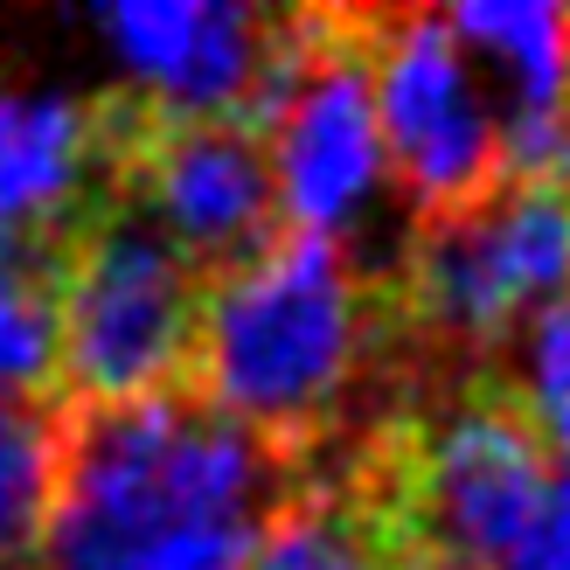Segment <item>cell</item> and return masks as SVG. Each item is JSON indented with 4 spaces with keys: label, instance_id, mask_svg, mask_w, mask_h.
I'll return each mask as SVG.
<instances>
[{
    "label": "cell",
    "instance_id": "2",
    "mask_svg": "<svg viewBox=\"0 0 570 570\" xmlns=\"http://www.w3.org/2000/svg\"><path fill=\"white\" fill-rule=\"evenodd\" d=\"M299 488L278 445L188 390L63 411L42 570H250Z\"/></svg>",
    "mask_w": 570,
    "mask_h": 570
},
{
    "label": "cell",
    "instance_id": "3",
    "mask_svg": "<svg viewBox=\"0 0 570 570\" xmlns=\"http://www.w3.org/2000/svg\"><path fill=\"white\" fill-rule=\"evenodd\" d=\"M42 244L56 285V404L111 411L181 390L209 278L111 181Z\"/></svg>",
    "mask_w": 570,
    "mask_h": 570
},
{
    "label": "cell",
    "instance_id": "14",
    "mask_svg": "<svg viewBox=\"0 0 570 570\" xmlns=\"http://www.w3.org/2000/svg\"><path fill=\"white\" fill-rule=\"evenodd\" d=\"M508 570H570V466L550 473V488L535 501V515L522 529L515 557H508Z\"/></svg>",
    "mask_w": 570,
    "mask_h": 570
},
{
    "label": "cell",
    "instance_id": "5",
    "mask_svg": "<svg viewBox=\"0 0 570 570\" xmlns=\"http://www.w3.org/2000/svg\"><path fill=\"white\" fill-rule=\"evenodd\" d=\"M368 49H376V8L278 14V77L258 111V132L272 147L285 230L348 244L362 209L383 195Z\"/></svg>",
    "mask_w": 570,
    "mask_h": 570
},
{
    "label": "cell",
    "instance_id": "8",
    "mask_svg": "<svg viewBox=\"0 0 570 570\" xmlns=\"http://www.w3.org/2000/svg\"><path fill=\"white\" fill-rule=\"evenodd\" d=\"M98 28L139 77V98L195 119H250L278 77V14L237 8V0H126L105 8Z\"/></svg>",
    "mask_w": 570,
    "mask_h": 570
},
{
    "label": "cell",
    "instance_id": "4",
    "mask_svg": "<svg viewBox=\"0 0 570 570\" xmlns=\"http://www.w3.org/2000/svg\"><path fill=\"white\" fill-rule=\"evenodd\" d=\"M383 293L417 368H508L515 334L570 293V188L501 181L473 209L411 223Z\"/></svg>",
    "mask_w": 570,
    "mask_h": 570
},
{
    "label": "cell",
    "instance_id": "9",
    "mask_svg": "<svg viewBox=\"0 0 570 570\" xmlns=\"http://www.w3.org/2000/svg\"><path fill=\"white\" fill-rule=\"evenodd\" d=\"M105 188L98 98H8L0 91V250L42 244L77 203Z\"/></svg>",
    "mask_w": 570,
    "mask_h": 570
},
{
    "label": "cell",
    "instance_id": "6",
    "mask_svg": "<svg viewBox=\"0 0 570 570\" xmlns=\"http://www.w3.org/2000/svg\"><path fill=\"white\" fill-rule=\"evenodd\" d=\"M98 119L105 181L203 278L250 265L285 230L272 147L250 119H195V111H167L139 91H105Z\"/></svg>",
    "mask_w": 570,
    "mask_h": 570
},
{
    "label": "cell",
    "instance_id": "1",
    "mask_svg": "<svg viewBox=\"0 0 570 570\" xmlns=\"http://www.w3.org/2000/svg\"><path fill=\"white\" fill-rule=\"evenodd\" d=\"M417 376L383 272L334 237L278 230L250 265L209 278L181 390L306 473L321 452L390 417Z\"/></svg>",
    "mask_w": 570,
    "mask_h": 570
},
{
    "label": "cell",
    "instance_id": "11",
    "mask_svg": "<svg viewBox=\"0 0 570 570\" xmlns=\"http://www.w3.org/2000/svg\"><path fill=\"white\" fill-rule=\"evenodd\" d=\"M0 396H49V404H56L49 244L0 250Z\"/></svg>",
    "mask_w": 570,
    "mask_h": 570
},
{
    "label": "cell",
    "instance_id": "10",
    "mask_svg": "<svg viewBox=\"0 0 570 570\" xmlns=\"http://www.w3.org/2000/svg\"><path fill=\"white\" fill-rule=\"evenodd\" d=\"M63 466V411L49 396H0V570L42 563Z\"/></svg>",
    "mask_w": 570,
    "mask_h": 570
},
{
    "label": "cell",
    "instance_id": "7",
    "mask_svg": "<svg viewBox=\"0 0 570 570\" xmlns=\"http://www.w3.org/2000/svg\"><path fill=\"white\" fill-rule=\"evenodd\" d=\"M368 98H376L383 167L411 195V223L473 209L508 181L494 98L480 91L473 56L452 42L432 8H383L368 49Z\"/></svg>",
    "mask_w": 570,
    "mask_h": 570
},
{
    "label": "cell",
    "instance_id": "13",
    "mask_svg": "<svg viewBox=\"0 0 570 570\" xmlns=\"http://www.w3.org/2000/svg\"><path fill=\"white\" fill-rule=\"evenodd\" d=\"M501 376L515 383V404L535 424L543 452H563L570 466V293L515 334V368H501Z\"/></svg>",
    "mask_w": 570,
    "mask_h": 570
},
{
    "label": "cell",
    "instance_id": "12",
    "mask_svg": "<svg viewBox=\"0 0 570 570\" xmlns=\"http://www.w3.org/2000/svg\"><path fill=\"white\" fill-rule=\"evenodd\" d=\"M250 570H390L368 522L355 515V501L334 480H306L293 508L265 529Z\"/></svg>",
    "mask_w": 570,
    "mask_h": 570
}]
</instances>
